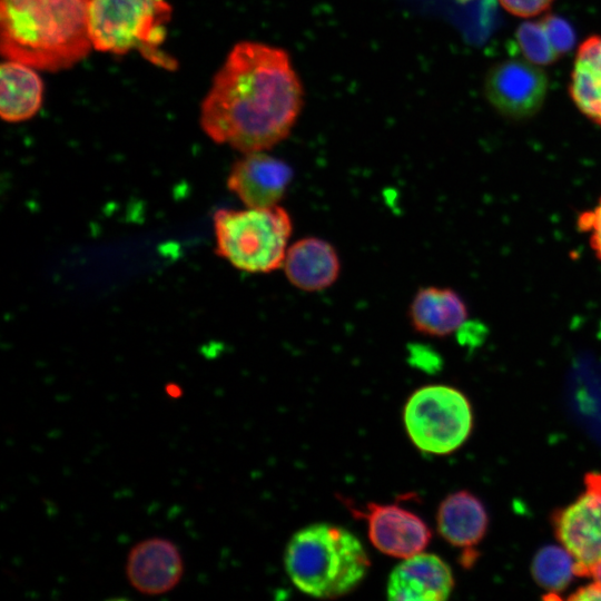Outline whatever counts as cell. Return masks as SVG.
<instances>
[{"mask_svg":"<svg viewBox=\"0 0 601 601\" xmlns=\"http://www.w3.org/2000/svg\"><path fill=\"white\" fill-rule=\"evenodd\" d=\"M343 502L355 519L365 520L371 543L383 554L406 559L423 552L431 541L424 520L400 503L353 506L347 500Z\"/></svg>","mask_w":601,"mask_h":601,"instance_id":"8","label":"cell"},{"mask_svg":"<svg viewBox=\"0 0 601 601\" xmlns=\"http://www.w3.org/2000/svg\"><path fill=\"white\" fill-rule=\"evenodd\" d=\"M467 316V307L462 297L447 287H421L408 308L412 327L431 337L453 334L465 324Z\"/></svg>","mask_w":601,"mask_h":601,"instance_id":"14","label":"cell"},{"mask_svg":"<svg viewBox=\"0 0 601 601\" xmlns=\"http://www.w3.org/2000/svg\"><path fill=\"white\" fill-rule=\"evenodd\" d=\"M370 568L359 540L342 526L312 524L297 531L285 551V569L295 587L321 599L353 591Z\"/></svg>","mask_w":601,"mask_h":601,"instance_id":"3","label":"cell"},{"mask_svg":"<svg viewBox=\"0 0 601 601\" xmlns=\"http://www.w3.org/2000/svg\"><path fill=\"white\" fill-rule=\"evenodd\" d=\"M569 600L577 601H590V600H601V587L593 582L591 584L584 585L577 590L573 594L569 597Z\"/></svg>","mask_w":601,"mask_h":601,"instance_id":"23","label":"cell"},{"mask_svg":"<svg viewBox=\"0 0 601 601\" xmlns=\"http://www.w3.org/2000/svg\"><path fill=\"white\" fill-rule=\"evenodd\" d=\"M185 571L179 548L169 539L152 536L138 541L127 554L125 573L140 594L156 597L174 590Z\"/></svg>","mask_w":601,"mask_h":601,"instance_id":"10","label":"cell"},{"mask_svg":"<svg viewBox=\"0 0 601 601\" xmlns=\"http://www.w3.org/2000/svg\"><path fill=\"white\" fill-rule=\"evenodd\" d=\"M170 14L167 0H90L92 47L117 55L137 50L154 65L171 69L175 61L161 50Z\"/></svg>","mask_w":601,"mask_h":601,"instance_id":"5","label":"cell"},{"mask_svg":"<svg viewBox=\"0 0 601 601\" xmlns=\"http://www.w3.org/2000/svg\"><path fill=\"white\" fill-rule=\"evenodd\" d=\"M294 171L280 158L266 151L244 154L231 167L227 187L246 207L265 208L279 205Z\"/></svg>","mask_w":601,"mask_h":601,"instance_id":"11","label":"cell"},{"mask_svg":"<svg viewBox=\"0 0 601 601\" xmlns=\"http://www.w3.org/2000/svg\"><path fill=\"white\" fill-rule=\"evenodd\" d=\"M569 92L578 109L601 127V36H591L580 45Z\"/></svg>","mask_w":601,"mask_h":601,"instance_id":"17","label":"cell"},{"mask_svg":"<svg viewBox=\"0 0 601 601\" xmlns=\"http://www.w3.org/2000/svg\"><path fill=\"white\" fill-rule=\"evenodd\" d=\"M454 587L449 564L439 555L420 552L403 559L391 572L387 598L398 601H442Z\"/></svg>","mask_w":601,"mask_h":601,"instance_id":"12","label":"cell"},{"mask_svg":"<svg viewBox=\"0 0 601 601\" xmlns=\"http://www.w3.org/2000/svg\"><path fill=\"white\" fill-rule=\"evenodd\" d=\"M167 394L171 398H178V397H180L181 393H180L179 387H177V386H168L167 387Z\"/></svg>","mask_w":601,"mask_h":601,"instance_id":"25","label":"cell"},{"mask_svg":"<svg viewBox=\"0 0 601 601\" xmlns=\"http://www.w3.org/2000/svg\"><path fill=\"white\" fill-rule=\"evenodd\" d=\"M518 43L525 58L535 65H549L560 55L546 33L543 22H525L516 31Z\"/></svg>","mask_w":601,"mask_h":601,"instance_id":"19","label":"cell"},{"mask_svg":"<svg viewBox=\"0 0 601 601\" xmlns=\"http://www.w3.org/2000/svg\"><path fill=\"white\" fill-rule=\"evenodd\" d=\"M292 230L290 215L280 205L219 209L214 215L217 255L245 273L282 268Z\"/></svg>","mask_w":601,"mask_h":601,"instance_id":"4","label":"cell"},{"mask_svg":"<svg viewBox=\"0 0 601 601\" xmlns=\"http://www.w3.org/2000/svg\"><path fill=\"white\" fill-rule=\"evenodd\" d=\"M555 535L572 554L575 575L587 577L601 559V473L584 477V491L553 516Z\"/></svg>","mask_w":601,"mask_h":601,"instance_id":"7","label":"cell"},{"mask_svg":"<svg viewBox=\"0 0 601 601\" xmlns=\"http://www.w3.org/2000/svg\"><path fill=\"white\" fill-rule=\"evenodd\" d=\"M489 518L482 502L467 491L447 495L440 504L436 524L440 535L450 544L472 554L487 530ZM463 554V555H464Z\"/></svg>","mask_w":601,"mask_h":601,"instance_id":"15","label":"cell"},{"mask_svg":"<svg viewBox=\"0 0 601 601\" xmlns=\"http://www.w3.org/2000/svg\"><path fill=\"white\" fill-rule=\"evenodd\" d=\"M510 13L529 18L545 11L553 0H499Z\"/></svg>","mask_w":601,"mask_h":601,"instance_id":"22","label":"cell"},{"mask_svg":"<svg viewBox=\"0 0 601 601\" xmlns=\"http://www.w3.org/2000/svg\"><path fill=\"white\" fill-rule=\"evenodd\" d=\"M90 0H0V48L36 69L69 68L93 48Z\"/></svg>","mask_w":601,"mask_h":601,"instance_id":"2","label":"cell"},{"mask_svg":"<svg viewBox=\"0 0 601 601\" xmlns=\"http://www.w3.org/2000/svg\"><path fill=\"white\" fill-rule=\"evenodd\" d=\"M288 53L257 42L236 43L214 77L200 125L215 142L243 154L266 151L292 131L304 102Z\"/></svg>","mask_w":601,"mask_h":601,"instance_id":"1","label":"cell"},{"mask_svg":"<svg viewBox=\"0 0 601 601\" xmlns=\"http://www.w3.org/2000/svg\"><path fill=\"white\" fill-rule=\"evenodd\" d=\"M578 228L580 231L589 234L591 248L601 262V197L592 209L579 215Z\"/></svg>","mask_w":601,"mask_h":601,"instance_id":"20","label":"cell"},{"mask_svg":"<svg viewBox=\"0 0 601 601\" xmlns=\"http://www.w3.org/2000/svg\"><path fill=\"white\" fill-rule=\"evenodd\" d=\"M282 267L294 287L308 293L331 287L341 274V260L335 247L313 236L288 246Z\"/></svg>","mask_w":601,"mask_h":601,"instance_id":"13","label":"cell"},{"mask_svg":"<svg viewBox=\"0 0 601 601\" xmlns=\"http://www.w3.org/2000/svg\"><path fill=\"white\" fill-rule=\"evenodd\" d=\"M43 83L36 68L8 59L0 72V115L9 122L33 117L42 104Z\"/></svg>","mask_w":601,"mask_h":601,"instance_id":"16","label":"cell"},{"mask_svg":"<svg viewBox=\"0 0 601 601\" xmlns=\"http://www.w3.org/2000/svg\"><path fill=\"white\" fill-rule=\"evenodd\" d=\"M574 559L562 545H546L540 549L532 562V574L539 585L550 593L564 590L574 572Z\"/></svg>","mask_w":601,"mask_h":601,"instance_id":"18","label":"cell"},{"mask_svg":"<svg viewBox=\"0 0 601 601\" xmlns=\"http://www.w3.org/2000/svg\"><path fill=\"white\" fill-rule=\"evenodd\" d=\"M543 26L556 52L568 51L574 43V32L571 26L563 19L550 16L543 21Z\"/></svg>","mask_w":601,"mask_h":601,"instance_id":"21","label":"cell"},{"mask_svg":"<svg viewBox=\"0 0 601 601\" xmlns=\"http://www.w3.org/2000/svg\"><path fill=\"white\" fill-rule=\"evenodd\" d=\"M485 95L502 115L522 119L541 108L546 90L545 72L529 60L509 59L493 66L485 78Z\"/></svg>","mask_w":601,"mask_h":601,"instance_id":"9","label":"cell"},{"mask_svg":"<svg viewBox=\"0 0 601 601\" xmlns=\"http://www.w3.org/2000/svg\"><path fill=\"white\" fill-rule=\"evenodd\" d=\"M590 577L601 587V559L593 565Z\"/></svg>","mask_w":601,"mask_h":601,"instance_id":"24","label":"cell"},{"mask_svg":"<svg viewBox=\"0 0 601 601\" xmlns=\"http://www.w3.org/2000/svg\"><path fill=\"white\" fill-rule=\"evenodd\" d=\"M403 421L408 437L418 450L447 454L469 437L473 415L462 392L437 384L423 386L408 397Z\"/></svg>","mask_w":601,"mask_h":601,"instance_id":"6","label":"cell"},{"mask_svg":"<svg viewBox=\"0 0 601 601\" xmlns=\"http://www.w3.org/2000/svg\"><path fill=\"white\" fill-rule=\"evenodd\" d=\"M460 1L466 2V1H470V0H460Z\"/></svg>","mask_w":601,"mask_h":601,"instance_id":"26","label":"cell"}]
</instances>
